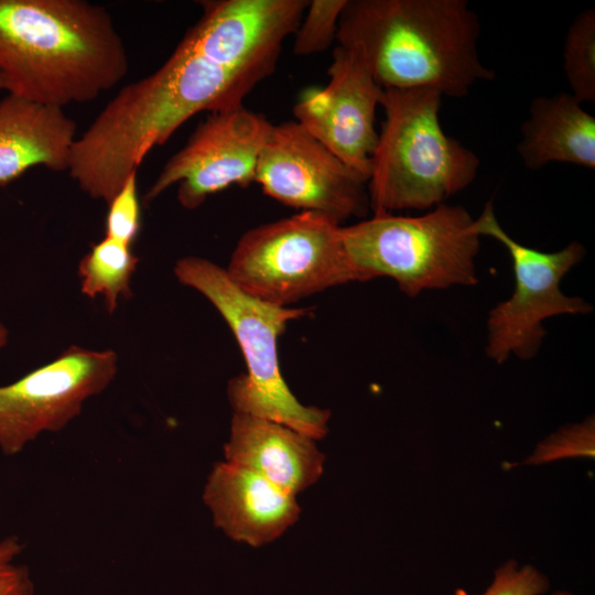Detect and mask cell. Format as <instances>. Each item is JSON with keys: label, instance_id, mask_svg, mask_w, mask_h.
I'll return each instance as SVG.
<instances>
[{"label": "cell", "instance_id": "1", "mask_svg": "<svg viewBox=\"0 0 595 595\" xmlns=\"http://www.w3.org/2000/svg\"><path fill=\"white\" fill-rule=\"evenodd\" d=\"M128 69L106 8L83 0H0V74L10 95L63 109L95 100Z\"/></svg>", "mask_w": 595, "mask_h": 595}, {"label": "cell", "instance_id": "2", "mask_svg": "<svg viewBox=\"0 0 595 595\" xmlns=\"http://www.w3.org/2000/svg\"><path fill=\"white\" fill-rule=\"evenodd\" d=\"M479 32L466 0H347L336 40L361 57L382 89L459 98L495 78L480 60Z\"/></svg>", "mask_w": 595, "mask_h": 595}, {"label": "cell", "instance_id": "3", "mask_svg": "<svg viewBox=\"0 0 595 595\" xmlns=\"http://www.w3.org/2000/svg\"><path fill=\"white\" fill-rule=\"evenodd\" d=\"M441 101L433 89H383L385 120L367 183L374 214L433 208L475 180L480 161L444 132Z\"/></svg>", "mask_w": 595, "mask_h": 595}, {"label": "cell", "instance_id": "4", "mask_svg": "<svg viewBox=\"0 0 595 595\" xmlns=\"http://www.w3.org/2000/svg\"><path fill=\"white\" fill-rule=\"evenodd\" d=\"M174 274L210 301L238 342L246 372L227 385L235 412L286 425L313 440L324 437L331 412L295 398L282 377L278 355V340L288 323L307 315L309 310L257 299L236 285L226 269L199 257L180 259Z\"/></svg>", "mask_w": 595, "mask_h": 595}, {"label": "cell", "instance_id": "5", "mask_svg": "<svg viewBox=\"0 0 595 595\" xmlns=\"http://www.w3.org/2000/svg\"><path fill=\"white\" fill-rule=\"evenodd\" d=\"M340 236L353 282L387 277L410 298L477 282L480 237L461 205L443 203L414 217L374 214L342 226Z\"/></svg>", "mask_w": 595, "mask_h": 595}, {"label": "cell", "instance_id": "6", "mask_svg": "<svg viewBox=\"0 0 595 595\" xmlns=\"http://www.w3.org/2000/svg\"><path fill=\"white\" fill-rule=\"evenodd\" d=\"M340 228L313 212L260 225L241 236L226 272L246 293L280 306L353 282Z\"/></svg>", "mask_w": 595, "mask_h": 595}, {"label": "cell", "instance_id": "7", "mask_svg": "<svg viewBox=\"0 0 595 595\" xmlns=\"http://www.w3.org/2000/svg\"><path fill=\"white\" fill-rule=\"evenodd\" d=\"M474 229L479 237L496 239L507 249L515 273L511 296L493 307L487 318L486 354L491 360L501 364L510 355L530 359L545 336L544 320L592 312L585 300L565 295L560 289L562 278L585 255L582 244L572 241L554 252L527 247L500 226L491 199L474 218Z\"/></svg>", "mask_w": 595, "mask_h": 595}, {"label": "cell", "instance_id": "8", "mask_svg": "<svg viewBox=\"0 0 595 595\" xmlns=\"http://www.w3.org/2000/svg\"><path fill=\"white\" fill-rule=\"evenodd\" d=\"M118 370L113 350L71 346L48 364L0 386V450L13 456L44 432H58Z\"/></svg>", "mask_w": 595, "mask_h": 595}, {"label": "cell", "instance_id": "9", "mask_svg": "<svg viewBox=\"0 0 595 595\" xmlns=\"http://www.w3.org/2000/svg\"><path fill=\"white\" fill-rule=\"evenodd\" d=\"M255 182L271 198L339 225L370 207L367 181L295 120L273 125Z\"/></svg>", "mask_w": 595, "mask_h": 595}, {"label": "cell", "instance_id": "10", "mask_svg": "<svg viewBox=\"0 0 595 595\" xmlns=\"http://www.w3.org/2000/svg\"><path fill=\"white\" fill-rule=\"evenodd\" d=\"M272 127L263 115L245 106L209 112L184 147L166 161L143 201L150 203L176 184L178 203L195 209L231 185L255 182Z\"/></svg>", "mask_w": 595, "mask_h": 595}, {"label": "cell", "instance_id": "11", "mask_svg": "<svg viewBox=\"0 0 595 595\" xmlns=\"http://www.w3.org/2000/svg\"><path fill=\"white\" fill-rule=\"evenodd\" d=\"M328 76L324 88H309L300 96L295 121L368 183L383 89L361 57L342 45L333 51Z\"/></svg>", "mask_w": 595, "mask_h": 595}, {"label": "cell", "instance_id": "12", "mask_svg": "<svg viewBox=\"0 0 595 595\" xmlns=\"http://www.w3.org/2000/svg\"><path fill=\"white\" fill-rule=\"evenodd\" d=\"M203 500L216 528L251 547L279 538L299 519L301 511L295 496L258 473L229 462L213 466Z\"/></svg>", "mask_w": 595, "mask_h": 595}, {"label": "cell", "instance_id": "13", "mask_svg": "<svg viewBox=\"0 0 595 595\" xmlns=\"http://www.w3.org/2000/svg\"><path fill=\"white\" fill-rule=\"evenodd\" d=\"M314 441L286 425L235 412L224 454L226 462L249 468L296 496L323 473L325 456Z\"/></svg>", "mask_w": 595, "mask_h": 595}, {"label": "cell", "instance_id": "14", "mask_svg": "<svg viewBox=\"0 0 595 595\" xmlns=\"http://www.w3.org/2000/svg\"><path fill=\"white\" fill-rule=\"evenodd\" d=\"M76 130L63 109L8 94L0 101V187L39 165L66 172Z\"/></svg>", "mask_w": 595, "mask_h": 595}, {"label": "cell", "instance_id": "15", "mask_svg": "<svg viewBox=\"0 0 595 595\" xmlns=\"http://www.w3.org/2000/svg\"><path fill=\"white\" fill-rule=\"evenodd\" d=\"M521 134L517 150L528 169L552 162L595 169V117L571 93L534 98Z\"/></svg>", "mask_w": 595, "mask_h": 595}, {"label": "cell", "instance_id": "16", "mask_svg": "<svg viewBox=\"0 0 595 595\" xmlns=\"http://www.w3.org/2000/svg\"><path fill=\"white\" fill-rule=\"evenodd\" d=\"M138 263L131 246L105 236L79 262L83 294L90 299L102 296L107 311L112 313L120 298L132 296L130 281Z\"/></svg>", "mask_w": 595, "mask_h": 595}, {"label": "cell", "instance_id": "17", "mask_svg": "<svg viewBox=\"0 0 595 595\" xmlns=\"http://www.w3.org/2000/svg\"><path fill=\"white\" fill-rule=\"evenodd\" d=\"M563 69L571 94L595 101V10L585 9L571 22L563 45Z\"/></svg>", "mask_w": 595, "mask_h": 595}, {"label": "cell", "instance_id": "18", "mask_svg": "<svg viewBox=\"0 0 595 595\" xmlns=\"http://www.w3.org/2000/svg\"><path fill=\"white\" fill-rule=\"evenodd\" d=\"M347 0H312L294 35L293 52L312 55L326 51L337 36L338 21Z\"/></svg>", "mask_w": 595, "mask_h": 595}, {"label": "cell", "instance_id": "19", "mask_svg": "<svg viewBox=\"0 0 595 595\" xmlns=\"http://www.w3.org/2000/svg\"><path fill=\"white\" fill-rule=\"evenodd\" d=\"M595 423L593 418L567 425L540 442L526 464H542L567 457H594Z\"/></svg>", "mask_w": 595, "mask_h": 595}, {"label": "cell", "instance_id": "20", "mask_svg": "<svg viewBox=\"0 0 595 595\" xmlns=\"http://www.w3.org/2000/svg\"><path fill=\"white\" fill-rule=\"evenodd\" d=\"M107 205L105 236L131 246L141 229L138 171L127 177Z\"/></svg>", "mask_w": 595, "mask_h": 595}, {"label": "cell", "instance_id": "21", "mask_svg": "<svg viewBox=\"0 0 595 595\" xmlns=\"http://www.w3.org/2000/svg\"><path fill=\"white\" fill-rule=\"evenodd\" d=\"M550 588L547 575L531 564L508 560L494 572V578L479 595H542ZM455 595H470L456 589Z\"/></svg>", "mask_w": 595, "mask_h": 595}, {"label": "cell", "instance_id": "22", "mask_svg": "<svg viewBox=\"0 0 595 595\" xmlns=\"http://www.w3.org/2000/svg\"><path fill=\"white\" fill-rule=\"evenodd\" d=\"M23 549L17 536L0 540V595H35L28 566L18 561Z\"/></svg>", "mask_w": 595, "mask_h": 595}, {"label": "cell", "instance_id": "23", "mask_svg": "<svg viewBox=\"0 0 595 595\" xmlns=\"http://www.w3.org/2000/svg\"><path fill=\"white\" fill-rule=\"evenodd\" d=\"M8 336H9V332L7 327L4 326L2 322H0V353L8 343Z\"/></svg>", "mask_w": 595, "mask_h": 595}, {"label": "cell", "instance_id": "24", "mask_svg": "<svg viewBox=\"0 0 595 595\" xmlns=\"http://www.w3.org/2000/svg\"><path fill=\"white\" fill-rule=\"evenodd\" d=\"M552 595H575L569 591H556Z\"/></svg>", "mask_w": 595, "mask_h": 595}, {"label": "cell", "instance_id": "25", "mask_svg": "<svg viewBox=\"0 0 595 595\" xmlns=\"http://www.w3.org/2000/svg\"><path fill=\"white\" fill-rule=\"evenodd\" d=\"M0 90H6V83L1 74H0Z\"/></svg>", "mask_w": 595, "mask_h": 595}]
</instances>
